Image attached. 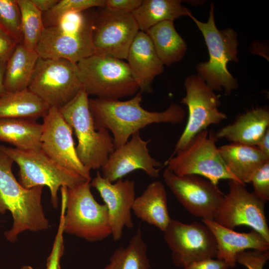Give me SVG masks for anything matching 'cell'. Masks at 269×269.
Wrapping results in <instances>:
<instances>
[{
  "label": "cell",
  "mask_w": 269,
  "mask_h": 269,
  "mask_svg": "<svg viewBox=\"0 0 269 269\" xmlns=\"http://www.w3.org/2000/svg\"><path fill=\"white\" fill-rule=\"evenodd\" d=\"M142 92L127 101L118 99H89V107L96 130L105 129L113 134L115 149L129 141L134 133L152 124H179L185 111L178 104L171 103L161 112H150L141 106Z\"/></svg>",
  "instance_id": "1"
},
{
  "label": "cell",
  "mask_w": 269,
  "mask_h": 269,
  "mask_svg": "<svg viewBox=\"0 0 269 269\" xmlns=\"http://www.w3.org/2000/svg\"><path fill=\"white\" fill-rule=\"evenodd\" d=\"M13 162L0 150V216L7 211L11 213L12 226L4 233L6 239L11 243L15 242L22 232H37L49 227L41 204L44 186L23 187L12 173Z\"/></svg>",
  "instance_id": "2"
},
{
  "label": "cell",
  "mask_w": 269,
  "mask_h": 269,
  "mask_svg": "<svg viewBox=\"0 0 269 269\" xmlns=\"http://www.w3.org/2000/svg\"><path fill=\"white\" fill-rule=\"evenodd\" d=\"M71 12L44 27L35 51L44 59H64L74 63L95 53L93 31L96 12Z\"/></svg>",
  "instance_id": "3"
},
{
  "label": "cell",
  "mask_w": 269,
  "mask_h": 269,
  "mask_svg": "<svg viewBox=\"0 0 269 269\" xmlns=\"http://www.w3.org/2000/svg\"><path fill=\"white\" fill-rule=\"evenodd\" d=\"M189 17L201 32L207 45L209 59L197 64L196 69L199 76L213 91L224 90L230 95L236 90L237 81L229 71V62H238L239 42L237 32L232 28L219 29L214 19V6L210 5L209 16L203 22L191 14Z\"/></svg>",
  "instance_id": "4"
},
{
  "label": "cell",
  "mask_w": 269,
  "mask_h": 269,
  "mask_svg": "<svg viewBox=\"0 0 269 269\" xmlns=\"http://www.w3.org/2000/svg\"><path fill=\"white\" fill-rule=\"evenodd\" d=\"M88 96L82 87L72 100L59 110L77 138L78 158L90 171L101 168L115 147L108 130L95 129Z\"/></svg>",
  "instance_id": "5"
},
{
  "label": "cell",
  "mask_w": 269,
  "mask_h": 269,
  "mask_svg": "<svg viewBox=\"0 0 269 269\" xmlns=\"http://www.w3.org/2000/svg\"><path fill=\"white\" fill-rule=\"evenodd\" d=\"M82 88L88 95L118 99L139 90L127 62L111 56L94 53L77 63Z\"/></svg>",
  "instance_id": "6"
},
{
  "label": "cell",
  "mask_w": 269,
  "mask_h": 269,
  "mask_svg": "<svg viewBox=\"0 0 269 269\" xmlns=\"http://www.w3.org/2000/svg\"><path fill=\"white\" fill-rule=\"evenodd\" d=\"M0 150L19 166V182L23 187L27 189L37 186L48 187L51 203L54 208L58 206V192L61 187L72 188L89 180L77 173L61 166L41 148L23 150L0 145Z\"/></svg>",
  "instance_id": "7"
},
{
  "label": "cell",
  "mask_w": 269,
  "mask_h": 269,
  "mask_svg": "<svg viewBox=\"0 0 269 269\" xmlns=\"http://www.w3.org/2000/svg\"><path fill=\"white\" fill-rule=\"evenodd\" d=\"M90 181L67 188L64 233L98 242L111 235V229L107 206L94 198Z\"/></svg>",
  "instance_id": "8"
},
{
  "label": "cell",
  "mask_w": 269,
  "mask_h": 269,
  "mask_svg": "<svg viewBox=\"0 0 269 269\" xmlns=\"http://www.w3.org/2000/svg\"><path fill=\"white\" fill-rule=\"evenodd\" d=\"M218 139L213 131L200 132L165 162L166 168L179 176L204 177L216 184L222 179L239 181L223 162L216 145Z\"/></svg>",
  "instance_id": "9"
},
{
  "label": "cell",
  "mask_w": 269,
  "mask_h": 269,
  "mask_svg": "<svg viewBox=\"0 0 269 269\" xmlns=\"http://www.w3.org/2000/svg\"><path fill=\"white\" fill-rule=\"evenodd\" d=\"M81 88L77 63L39 57L27 89L50 108L59 109L72 100Z\"/></svg>",
  "instance_id": "10"
},
{
  "label": "cell",
  "mask_w": 269,
  "mask_h": 269,
  "mask_svg": "<svg viewBox=\"0 0 269 269\" xmlns=\"http://www.w3.org/2000/svg\"><path fill=\"white\" fill-rule=\"evenodd\" d=\"M186 95L180 103L187 106L188 118L184 131L175 145V153L185 147L200 132L212 125H218L227 119L219 110L220 97L199 76L191 75L184 81Z\"/></svg>",
  "instance_id": "11"
},
{
  "label": "cell",
  "mask_w": 269,
  "mask_h": 269,
  "mask_svg": "<svg viewBox=\"0 0 269 269\" xmlns=\"http://www.w3.org/2000/svg\"><path fill=\"white\" fill-rule=\"evenodd\" d=\"M163 233L172 261L177 267L183 268L196 262L216 258V239L203 222L185 224L171 218Z\"/></svg>",
  "instance_id": "12"
},
{
  "label": "cell",
  "mask_w": 269,
  "mask_h": 269,
  "mask_svg": "<svg viewBox=\"0 0 269 269\" xmlns=\"http://www.w3.org/2000/svg\"><path fill=\"white\" fill-rule=\"evenodd\" d=\"M228 185L229 192L225 195L213 220L232 230L238 226H247L269 242V228L265 213L266 202L238 181L229 180Z\"/></svg>",
  "instance_id": "13"
},
{
  "label": "cell",
  "mask_w": 269,
  "mask_h": 269,
  "mask_svg": "<svg viewBox=\"0 0 269 269\" xmlns=\"http://www.w3.org/2000/svg\"><path fill=\"white\" fill-rule=\"evenodd\" d=\"M162 176L166 185L190 213L202 219L214 220L225 197L217 184L196 175H177L167 168Z\"/></svg>",
  "instance_id": "14"
},
{
  "label": "cell",
  "mask_w": 269,
  "mask_h": 269,
  "mask_svg": "<svg viewBox=\"0 0 269 269\" xmlns=\"http://www.w3.org/2000/svg\"><path fill=\"white\" fill-rule=\"evenodd\" d=\"M96 12L93 31L94 53L127 59L130 46L139 31L132 13L104 7Z\"/></svg>",
  "instance_id": "15"
},
{
  "label": "cell",
  "mask_w": 269,
  "mask_h": 269,
  "mask_svg": "<svg viewBox=\"0 0 269 269\" xmlns=\"http://www.w3.org/2000/svg\"><path fill=\"white\" fill-rule=\"evenodd\" d=\"M43 118L41 149L61 166L91 180L90 171L78 157L72 136L73 130L59 109L49 108Z\"/></svg>",
  "instance_id": "16"
},
{
  "label": "cell",
  "mask_w": 269,
  "mask_h": 269,
  "mask_svg": "<svg viewBox=\"0 0 269 269\" xmlns=\"http://www.w3.org/2000/svg\"><path fill=\"white\" fill-rule=\"evenodd\" d=\"M90 184L99 192L107 206L114 240L119 241L125 227H134L131 211L136 197L134 181L121 178L111 182L97 171Z\"/></svg>",
  "instance_id": "17"
},
{
  "label": "cell",
  "mask_w": 269,
  "mask_h": 269,
  "mask_svg": "<svg viewBox=\"0 0 269 269\" xmlns=\"http://www.w3.org/2000/svg\"><path fill=\"white\" fill-rule=\"evenodd\" d=\"M149 141L142 139L139 132L133 134L129 141L109 155L101 167L102 176L114 182L130 172L140 169L149 176L157 178L162 164L150 155L147 148Z\"/></svg>",
  "instance_id": "18"
},
{
  "label": "cell",
  "mask_w": 269,
  "mask_h": 269,
  "mask_svg": "<svg viewBox=\"0 0 269 269\" xmlns=\"http://www.w3.org/2000/svg\"><path fill=\"white\" fill-rule=\"evenodd\" d=\"M126 60L140 91L151 93L153 80L163 72L164 65L146 32L138 31L130 46Z\"/></svg>",
  "instance_id": "19"
},
{
  "label": "cell",
  "mask_w": 269,
  "mask_h": 269,
  "mask_svg": "<svg viewBox=\"0 0 269 269\" xmlns=\"http://www.w3.org/2000/svg\"><path fill=\"white\" fill-rule=\"evenodd\" d=\"M202 221L216 239L218 249L216 258L227 263L230 268L236 266L237 255L241 252L247 250H269V242L255 230L249 233H238L221 226L213 220L202 219Z\"/></svg>",
  "instance_id": "20"
},
{
  "label": "cell",
  "mask_w": 269,
  "mask_h": 269,
  "mask_svg": "<svg viewBox=\"0 0 269 269\" xmlns=\"http://www.w3.org/2000/svg\"><path fill=\"white\" fill-rule=\"evenodd\" d=\"M269 127V111L257 108L239 115L235 121L216 133L218 138H224L232 143L256 146Z\"/></svg>",
  "instance_id": "21"
},
{
  "label": "cell",
  "mask_w": 269,
  "mask_h": 269,
  "mask_svg": "<svg viewBox=\"0 0 269 269\" xmlns=\"http://www.w3.org/2000/svg\"><path fill=\"white\" fill-rule=\"evenodd\" d=\"M218 149L229 171L244 184L250 183L255 172L269 160L256 146L231 142Z\"/></svg>",
  "instance_id": "22"
},
{
  "label": "cell",
  "mask_w": 269,
  "mask_h": 269,
  "mask_svg": "<svg viewBox=\"0 0 269 269\" xmlns=\"http://www.w3.org/2000/svg\"><path fill=\"white\" fill-rule=\"evenodd\" d=\"M132 211L138 219L163 232L171 218L163 184L159 181L150 183L140 195L135 197Z\"/></svg>",
  "instance_id": "23"
},
{
  "label": "cell",
  "mask_w": 269,
  "mask_h": 269,
  "mask_svg": "<svg viewBox=\"0 0 269 269\" xmlns=\"http://www.w3.org/2000/svg\"><path fill=\"white\" fill-rule=\"evenodd\" d=\"M145 32L164 65L169 66L184 57L187 49V44L175 28L174 21L160 22Z\"/></svg>",
  "instance_id": "24"
},
{
  "label": "cell",
  "mask_w": 269,
  "mask_h": 269,
  "mask_svg": "<svg viewBox=\"0 0 269 269\" xmlns=\"http://www.w3.org/2000/svg\"><path fill=\"white\" fill-rule=\"evenodd\" d=\"M35 50L18 43L8 59L5 67L4 85L6 92H14L28 88L36 61Z\"/></svg>",
  "instance_id": "25"
},
{
  "label": "cell",
  "mask_w": 269,
  "mask_h": 269,
  "mask_svg": "<svg viewBox=\"0 0 269 269\" xmlns=\"http://www.w3.org/2000/svg\"><path fill=\"white\" fill-rule=\"evenodd\" d=\"M49 107L28 89L8 92L0 97V119L20 118L36 120L43 118Z\"/></svg>",
  "instance_id": "26"
},
{
  "label": "cell",
  "mask_w": 269,
  "mask_h": 269,
  "mask_svg": "<svg viewBox=\"0 0 269 269\" xmlns=\"http://www.w3.org/2000/svg\"><path fill=\"white\" fill-rule=\"evenodd\" d=\"M132 14L139 30L145 32L160 22L174 21L181 16H189L192 14L189 9L182 6L180 0H142Z\"/></svg>",
  "instance_id": "27"
},
{
  "label": "cell",
  "mask_w": 269,
  "mask_h": 269,
  "mask_svg": "<svg viewBox=\"0 0 269 269\" xmlns=\"http://www.w3.org/2000/svg\"><path fill=\"white\" fill-rule=\"evenodd\" d=\"M42 126L36 120L20 118L0 119V140L23 149L41 148Z\"/></svg>",
  "instance_id": "28"
},
{
  "label": "cell",
  "mask_w": 269,
  "mask_h": 269,
  "mask_svg": "<svg viewBox=\"0 0 269 269\" xmlns=\"http://www.w3.org/2000/svg\"><path fill=\"white\" fill-rule=\"evenodd\" d=\"M147 247L138 228L129 243L118 248L103 269H150Z\"/></svg>",
  "instance_id": "29"
},
{
  "label": "cell",
  "mask_w": 269,
  "mask_h": 269,
  "mask_svg": "<svg viewBox=\"0 0 269 269\" xmlns=\"http://www.w3.org/2000/svg\"><path fill=\"white\" fill-rule=\"evenodd\" d=\"M16 1L21 17L22 43L28 49L35 50L44 28L42 13L31 0H16Z\"/></svg>",
  "instance_id": "30"
},
{
  "label": "cell",
  "mask_w": 269,
  "mask_h": 269,
  "mask_svg": "<svg viewBox=\"0 0 269 269\" xmlns=\"http://www.w3.org/2000/svg\"><path fill=\"white\" fill-rule=\"evenodd\" d=\"M105 5V0H59L51 9L42 13L44 26L54 24L66 13L82 11L95 7H104Z\"/></svg>",
  "instance_id": "31"
},
{
  "label": "cell",
  "mask_w": 269,
  "mask_h": 269,
  "mask_svg": "<svg viewBox=\"0 0 269 269\" xmlns=\"http://www.w3.org/2000/svg\"><path fill=\"white\" fill-rule=\"evenodd\" d=\"M0 28L18 43L22 42L21 17L16 0H0Z\"/></svg>",
  "instance_id": "32"
},
{
  "label": "cell",
  "mask_w": 269,
  "mask_h": 269,
  "mask_svg": "<svg viewBox=\"0 0 269 269\" xmlns=\"http://www.w3.org/2000/svg\"><path fill=\"white\" fill-rule=\"evenodd\" d=\"M61 193V205L59 223L56 235L53 242L51 253L47 259L46 269H61L60 261L63 255L64 246V216L65 212L66 191L62 190Z\"/></svg>",
  "instance_id": "33"
},
{
  "label": "cell",
  "mask_w": 269,
  "mask_h": 269,
  "mask_svg": "<svg viewBox=\"0 0 269 269\" xmlns=\"http://www.w3.org/2000/svg\"><path fill=\"white\" fill-rule=\"evenodd\" d=\"M250 182L257 196L266 202L269 200V160L255 172Z\"/></svg>",
  "instance_id": "34"
},
{
  "label": "cell",
  "mask_w": 269,
  "mask_h": 269,
  "mask_svg": "<svg viewBox=\"0 0 269 269\" xmlns=\"http://www.w3.org/2000/svg\"><path fill=\"white\" fill-rule=\"evenodd\" d=\"M246 251L237 254V263L244 266L247 269H263L269 259V251Z\"/></svg>",
  "instance_id": "35"
},
{
  "label": "cell",
  "mask_w": 269,
  "mask_h": 269,
  "mask_svg": "<svg viewBox=\"0 0 269 269\" xmlns=\"http://www.w3.org/2000/svg\"><path fill=\"white\" fill-rule=\"evenodd\" d=\"M105 7L119 12L132 13L141 4L142 0H105Z\"/></svg>",
  "instance_id": "36"
},
{
  "label": "cell",
  "mask_w": 269,
  "mask_h": 269,
  "mask_svg": "<svg viewBox=\"0 0 269 269\" xmlns=\"http://www.w3.org/2000/svg\"><path fill=\"white\" fill-rule=\"evenodd\" d=\"M17 42L0 28V62H6Z\"/></svg>",
  "instance_id": "37"
},
{
  "label": "cell",
  "mask_w": 269,
  "mask_h": 269,
  "mask_svg": "<svg viewBox=\"0 0 269 269\" xmlns=\"http://www.w3.org/2000/svg\"><path fill=\"white\" fill-rule=\"evenodd\" d=\"M229 265L224 261L208 259L191 263L182 269H228Z\"/></svg>",
  "instance_id": "38"
},
{
  "label": "cell",
  "mask_w": 269,
  "mask_h": 269,
  "mask_svg": "<svg viewBox=\"0 0 269 269\" xmlns=\"http://www.w3.org/2000/svg\"><path fill=\"white\" fill-rule=\"evenodd\" d=\"M31 1L36 8L43 13L51 9L59 0H31Z\"/></svg>",
  "instance_id": "39"
},
{
  "label": "cell",
  "mask_w": 269,
  "mask_h": 269,
  "mask_svg": "<svg viewBox=\"0 0 269 269\" xmlns=\"http://www.w3.org/2000/svg\"><path fill=\"white\" fill-rule=\"evenodd\" d=\"M256 146L262 152L269 157V129L267 130Z\"/></svg>",
  "instance_id": "40"
},
{
  "label": "cell",
  "mask_w": 269,
  "mask_h": 269,
  "mask_svg": "<svg viewBox=\"0 0 269 269\" xmlns=\"http://www.w3.org/2000/svg\"><path fill=\"white\" fill-rule=\"evenodd\" d=\"M6 62H0V97L4 95L6 90L4 85Z\"/></svg>",
  "instance_id": "41"
},
{
  "label": "cell",
  "mask_w": 269,
  "mask_h": 269,
  "mask_svg": "<svg viewBox=\"0 0 269 269\" xmlns=\"http://www.w3.org/2000/svg\"><path fill=\"white\" fill-rule=\"evenodd\" d=\"M20 269H33V268L30 266H24L21 268Z\"/></svg>",
  "instance_id": "42"
}]
</instances>
